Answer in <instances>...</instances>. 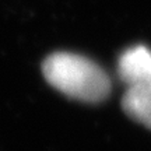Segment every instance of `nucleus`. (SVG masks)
Returning <instances> with one entry per match:
<instances>
[{
	"label": "nucleus",
	"mask_w": 151,
	"mask_h": 151,
	"mask_svg": "<svg viewBox=\"0 0 151 151\" xmlns=\"http://www.w3.org/2000/svg\"><path fill=\"white\" fill-rule=\"evenodd\" d=\"M42 73L52 87L84 102H101L111 92V78L101 66L86 56L56 52L42 63Z\"/></svg>",
	"instance_id": "nucleus-1"
},
{
	"label": "nucleus",
	"mask_w": 151,
	"mask_h": 151,
	"mask_svg": "<svg viewBox=\"0 0 151 151\" xmlns=\"http://www.w3.org/2000/svg\"><path fill=\"white\" fill-rule=\"evenodd\" d=\"M122 106L127 116L151 129V80L127 87Z\"/></svg>",
	"instance_id": "nucleus-3"
},
{
	"label": "nucleus",
	"mask_w": 151,
	"mask_h": 151,
	"mask_svg": "<svg viewBox=\"0 0 151 151\" xmlns=\"http://www.w3.org/2000/svg\"><path fill=\"white\" fill-rule=\"evenodd\" d=\"M118 73L127 87L151 80V50L141 45L124 50L119 58Z\"/></svg>",
	"instance_id": "nucleus-2"
}]
</instances>
